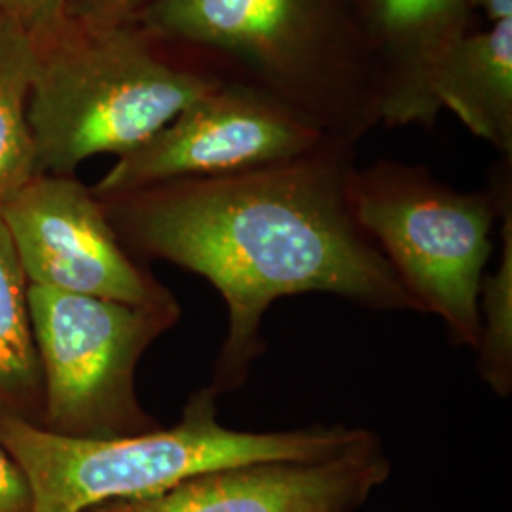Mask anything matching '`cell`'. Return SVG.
<instances>
[{
  "label": "cell",
  "mask_w": 512,
  "mask_h": 512,
  "mask_svg": "<svg viewBox=\"0 0 512 512\" xmlns=\"http://www.w3.org/2000/svg\"><path fill=\"white\" fill-rule=\"evenodd\" d=\"M469 0H370V12L384 42L406 69L391 99L397 122L427 120V84L440 57L465 35Z\"/></svg>",
  "instance_id": "obj_11"
},
{
  "label": "cell",
  "mask_w": 512,
  "mask_h": 512,
  "mask_svg": "<svg viewBox=\"0 0 512 512\" xmlns=\"http://www.w3.org/2000/svg\"><path fill=\"white\" fill-rule=\"evenodd\" d=\"M427 103L431 114L452 110L476 137L511 156L512 18L459 38L431 73Z\"/></svg>",
  "instance_id": "obj_10"
},
{
  "label": "cell",
  "mask_w": 512,
  "mask_h": 512,
  "mask_svg": "<svg viewBox=\"0 0 512 512\" xmlns=\"http://www.w3.org/2000/svg\"><path fill=\"white\" fill-rule=\"evenodd\" d=\"M348 196L353 217L418 311L440 317L456 344L476 351L480 287L499 213L494 198L456 192L399 164L351 171Z\"/></svg>",
  "instance_id": "obj_4"
},
{
  "label": "cell",
  "mask_w": 512,
  "mask_h": 512,
  "mask_svg": "<svg viewBox=\"0 0 512 512\" xmlns=\"http://www.w3.org/2000/svg\"><path fill=\"white\" fill-rule=\"evenodd\" d=\"M325 143L323 129L308 116L260 93L217 84L120 156L92 190L107 198L152 184L234 175L291 162Z\"/></svg>",
  "instance_id": "obj_6"
},
{
  "label": "cell",
  "mask_w": 512,
  "mask_h": 512,
  "mask_svg": "<svg viewBox=\"0 0 512 512\" xmlns=\"http://www.w3.org/2000/svg\"><path fill=\"white\" fill-rule=\"evenodd\" d=\"M469 4L478 6L492 23L512 18V0H469Z\"/></svg>",
  "instance_id": "obj_18"
},
{
  "label": "cell",
  "mask_w": 512,
  "mask_h": 512,
  "mask_svg": "<svg viewBox=\"0 0 512 512\" xmlns=\"http://www.w3.org/2000/svg\"><path fill=\"white\" fill-rule=\"evenodd\" d=\"M35 44L0 16V207L37 175L29 126Z\"/></svg>",
  "instance_id": "obj_13"
},
{
  "label": "cell",
  "mask_w": 512,
  "mask_h": 512,
  "mask_svg": "<svg viewBox=\"0 0 512 512\" xmlns=\"http://www.w3.org/2000/svg\"><path fill=\"white\" fill-rule=\"evenodd\" d=\"M503 251L494 275L480 287V344L478 370L497 397L507 399L512 389V217L507 207L503 222Z\"/></svg>",
  "instance_id": "obj_14"
},
{
  "label": "cell",
  "mask_w": 512,
  "mask_h": 512,
  "mask_svg": "<svg viewBox=\"0 0 512 512\" xmlns=\"http://www.w3.org/2000/svg\"><path fill=\"white\" fill-rule=\"evenodd\" d=\"M389 475L382 440L372 435L330 458L224 467L162 494L97 507L105 512H353Z\"/></svg>",
  "instance_id": "obj_8"
},
{
  "label": "cell",
  "mask_w": 512,
  "mask_h": 512,
  "mask_svg": "<svg viewBox=\"0 0 512 512\" xmlns=\"http://www.w3.org/2000/svg\"><path fill=\"white\" fill-rule=\"evenodd\" d=\"M133 23L150 37L241 55L274 76H291L315 37L311 0H150Z\"/></svg>",
  "instance_id": "obj_9"
},
{
  "label": "cell",
  "mask_w": 512,
  "mask_h": 512,
  "mask_svg": "<svg viewBox=\"0 0 512 512\" xmlns=\"http://www.w3.org/2000/svg\"><path fill=\"white\" fill-rule=\"evenodd\" d=\"M150 0H69L67 19L90 25L110 27L131 23Z\"/></svg>",
  "instance_id": "obj_16"
},
{
  "label": "cell",
  "mask_w": 512,
  "mask_h": 512,
  "mask_svg": "<svg viewBox=\"0 0 512 512\" xmlns=\"http://www.w3.org/2000/svg\"><path fill=\"white\" fill-rule=\"evenodd\" d=\"M82 512H105V511H103V509H101V507H97V505H95V507H90V509H86V511H82Z\"/></svg>",
  "instance_id": "obj_19"
},
{
  "label": "cell",
  "mask_w": 512,
  "mask_h": 512,
  "mask_svg": "<svg viewBox=\"0 0 512 512\" xmlns=\"http://www.w3.org/2000/svg\"><path fill=\"white\" fill-rule=\"evenodd\" d=\"M69 0H0V16L33 42L52 37L67 21Z\"/></svg>",
  "instance_id": "obj_15"
},
{
  "label": "cell",
  "mask_w": 512,
  "mask_h": 512,
  "mask_svg": "<svg viewBox=\"0 0 512 512\" xmlns=\"http://www.w3.org/2000/svg\"><path fill=\"white\" fill-rule=\"evenodd\" d=\"M209 387L194 393L171 427L118 439H71L0 414V446L29 478L35 512H82L101 503L162 494L192 476L258 461L321 459L374 433L346 425L238 431L220 423Z\"/></svg>",
  "instance_id": "obj_2"
},
{
  "label": "cell",
  "mask_w": 512,
  "mask_h": 512,
  "mask_svg": "<svg viewBox=\"0 0 512 512\" xmlns=\"http://www.w3.org/2000/svg\"><path fill=\"white\" fill-rule=\"evenodd\" d=\"M0 512H35V499L29 478L0 446Z\"/></svg>",
  "instance_id": "obj_17"
},
{
  "label": "cell",
  "mask_w": 512,
  "mask_h": 512,
  "mask_svg": "<svg viewBox=\"0 0 512 512\" xmlns=\"http://www.w3.org/2000/svg\"><path fill=\"white\" fill-rule=\"evenodd\" d=\"M0 414L42 416V376L29 310V281L0 215Z\"/></svg>",
  "instance_id": "obj_12"
},
{
  "label": "cell",
  "mask_w": 512,
  "mask_h": 512,
  "mask_svg": "<svg viewBox=\"0 0 512 512\" xmlns=\"http://www.w3.org/2000/svg\"><path fill=\"white\" fill-rule=\"evenodd\" d=\"M0 215L29 287L133 306L177 300L124 247L103 202L74 175H35Z\"/></svg>",
  "instance_id": "obj_7"
},
{
  "label": "cell",
  "mask_w": 512,
  "mask_h": 512,
  "mask_svg": "<svg viewBox=\"0 0 512 512\" xmlns=\"http://www.w3.org/2000/svg\"><path fill=\"white\" fill-rule=\"evenodd\" d=\"M351 171L344 150L325 143L283 164L99 198L131 255L202 275L224 298L228 332L207 385L217 399L247 382L266 351L264 315L283 296L418 311L353 217Z\"/></svg>",
  "instance_id": "obj_1"
},
{
  "label": "cell",
  "mask_w": 512,
  "mask_h": 512,
  "mask_svg": "<svg viewBox=\"0 0 512 512\" xmlns=\"http://www.w3.org/2000/svg\"><path fill=\"white\" fill-rule=\"evenodd\" d=\"M42 376L40 427L71 439H118L160 427L139 401L141 357L181 319L177 300L133 306L29 287Z\"/></svg>",
  "instance_id": "obj_5"
},
{
  "label": "cell",
  "mask_w": 512,
  "mask_h": 512,
  "mask_svg": "<svg viewBox=\"0 0 512 512\" xmlns=\"http://www.w3.org/2000/svg\"><path fill=\"white\" fill-rule=\"evenodd\" d=\"M35 44L29 126L37 175H74L101 154L143 145L219 82L173 65L137 23L67 19Z\"/></svg>",
  "instance_id": "obj_3"
}]
</instances>
